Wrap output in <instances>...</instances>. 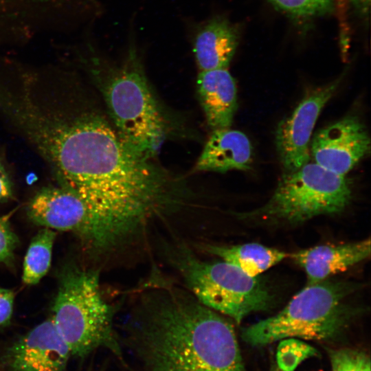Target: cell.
Returning a JSON list of instances; mask_svg holds the SVG:
<instances>
[{"label":"cell","instance_id":"8fae6325","mask_svg":"<svg viewBox=\"0 0 371 371\" xmlns=\"http://www.w3.org/2000/svg\"><path fill=\"white\" fill-rule=\"evenodd\" d=\"M370 255L368 238L356 243L318 245L289 254V257L305 271L308 284H312L351 267Z\"/></svg>","mask_w":371,"mask_h":371},{"label":"cell","instance_id":"5bb4252c","mask_svg":"<svg viewBox=\"0 0 371 371\" xmlns=\"http://www.w3.org/2000/svg\"><path fill=\"white\" fill-rule=\"evenodd\" d=\"M238 43V32L222 17L210 19L197 30L193 51L199 71L227 69Z\"/></svg>","mask_w":371,"mask_h":371},{"label":"cell","instance_id":"5b68a950","mask_svg":"<svg viewBox=\"0 0 371 371\" xmlns=\"http://www.w3.org/2000/svg\"><path fill=\"white\" fill-rule=\"evenodd\" d=\"M349 292L344 282L324 280L308 284L276 315L244 328L242 339L253 346L289 338L333 339L353 316L344 302Z\"/></svg>","mask_w":371,"mask_h":371},{"label":"cell","instance_id":"d6986e66","mask_svg":"<svg viewBox=\"0 0 371 371\" xmlns=\"http://www.w3.org/2000/svg\"><path fill=\"white\" fill-rule=\"evenodd\" d=\"M15 210L0 216V264L8 267L13 265L14 252L19 243L10 224L11 216Z\"/></svg>","mask_w":371,"mask_h":371},{"label":"cell","instance_id":"ac0fdd59","mask_svg":"<svg viewBox=\"0 0 371 371\" xmlns=\"http://www.w3.org/2000/svg\"><path fill=\"white\" fill-rule=\"evenodd\" d=\"M329 357L333 371H370V359L364 352L353 348L331 350Z\"/></svg>","mask_w":371,"mask_h":371},{"label":"cell","instance_id":"603a6c76","mask_svg":"<svg viewBox=\"0 0 371 371\" xmlns=\"http://www.w3.org/2000/svg\"><path fill=\"white\" fill-rule=\"evenodd\" d=\"M283 371V370H282Z\"/></svg>","mask_w":371,"mask_h":371},{"label":"cell","instance_id":"7a4b0ae2","mask_svg":"<svg viewBox=\"0 0 371 371\" xmlns=\"http://www.w3.org/2000/svg\"><path fill=\"white\" fill-rule=\"evenodd\" d=\"M67 60L102 80V92L112 126L133 150L153 159L166 138V123L139 63L135 49L117 67H107L89 40L69 43Z\"/></svg>","mask_w":371,"mask_h":371},{"label":"cell","instance_id":"277c9868","mask_svg":"<svg viewBox=\"0 0 371 371\" xmlns=\"http://www.w3.org/2000/svg\"><path fill=\"white\" fill-rule=\"evenodd\" d=\"M52 310L51 319L72 355L83 357L102 346L120 355L115 308L102 296L97 271L75 265L63 269Z\"/></svg>","mask_w":371,"mask_h":371},{"label":"cell","instance_id":"ffe728a7","mask_svg":"<svg viewBox=\"0 0 371 371\" xmlns=\"http://www.w3.org/2000/svg\"><path fill=\"white\" fill-rule=\"evenodd\" d=\"M15 293L0 286V327L8 325L13 315Z\"/></svg>","mask_w":371,"mask_h":371},{"label":"cell","instance_id":"52a82bcc","mask_svg":"<svg viewBox=\"0 0 371 371\" xmlns=\"http://www.w3.org/2000/svg\"><path fill=\"white\" fill-rule=\"evenodd\" d=\"M26 213L34 224L72 232L91 251H108L101 229L88 207L76 194L62 186L41 189L30 200Z\"/></svg>","mask_w":371,"mask_h":371},{"label":"cell","instance_id":"7c38bea8","mask_svg":"<svg viewBox=\"0 0 371 371\" xmlns=\"http://www.w3.org/2000/svg\"><path fill=\"white\" fill-rule=\"evenodd\" d=\"M197 91L212 131L230 128L238 104L236 82L227 69L199 71Z\"/></svg>","mask_w":371,"mask_h":371},{"label":"cell","instance_id":"44dd1931","mask_svg":"<svg viewBox=\"0 0 371 371\" xmlns=\"http://www.w3.org/2000/svg\"><path fill=\"white\" fill-rule=\"evenodd\" d=\"M14 199V187L10 176L0 158V203Z\"/></svg>","mask_w":371,"mask_h":371},{"label":"cell","instance_id":"ba28073f","mask_svg":"<svg viewBox=\"0 0 371 371\" xmlns=\"http://www.w3.org/2000/svg\"><path fill=\"white\" fill-rule=\"evenodd\" d=\"M339 80L317 89L304 98L282 120L276 132V144L285 172L308 163L311 136L322 109L335 93Z\"/></svg>","mask_w":371,"mask_h":371},{"label":"cell","instance_id":"3957f363","mask_svg":"<svg viewBox=\"0 0 371 371\" xmlns=\"http://www.w3.org/2000/svg\"><path fill=\"white\" fill-rule=\"evenodd\" d=\"M164 254L199 302L237 324L272 305L273 297L266 285L231 263L201 260L182 242L168 243Z\"/></svg>","mask_w":371,"mask_h":371},{"label":"cell","instance_id":"7402d4cb","mask_svg":"<svg viewBox=\"0 0 371 371\" xmlns=\"http://www.w3.org/2000/svg\"><path fill=\"white\" fill-rule=\"evenodd\" d=\"M354 10L361 16H366L369 13L370 0H350Z\"/></svg>","mask_w":371,"mask_h":371},{"label":"cell","instance_id":"e0dca14e","mask_svg":"<svg viewBox=\"0 0 371 371\" xmlns=\"http://www.w3.org/2000/svg\"><path fill=\"white\" fill-rule=\"evenodd\" d=\"M278 9L297 17L322 15L333 10L334 0H268Z\"/></svg>","mask_w":371,"mask_h":371},{"label":"cell","instance_id":"6da1fadb","mask_svg":"<svg viewBox=\"0 0 371 371\" xmlns=\"http://www.w3.org/2000/svg\"><path fill=\"white\" fill-rule=\"evenodd\" d=\"M126 322L131 346L150 371H245L233 326L157 272Z\"/></svg>","mask_w":371,"mask_h":371},{"label":"cell","instance_id":"30bf717a","mask_svg":"<svg viewBox=\"0 0 371 371\" xmlns=\"http://www.w3.org/2000/svg\"><path fill=\"white\" fill-rule=\"evenodd\" d=\"M71 351L52 319L38 324L8 348L12 371H64Z\"/></svg>","mask_w":371,"mask_h":371},{"label":"cell","instance_id":"2e32d148","mask_svg":"<svg viewBox=\"0 0 371 371\" xmlns=\"http://www.w3.org/2000/svg\"><path fill=\"white\" fill-rule=\"evenodd\" d=\"M56 236L54 230L43 227L32 239L23 264L24 284H37L49 270Z\"/></svg>","mask_w":371,"mask_h":371},{"label":"cell","instance_id":"9c48e42d","mask_svg":"<svg viewBox=\"0 0 371 371\" xmlns=\"http://www.w3.org/2000/svg\"><path fill=\"white\" fill-rule=\"evenodd\" d=\"M310 148L316 164L345 176L370 153V139L359 117L348 115L318 131Z\"/></svg>","mask_w":371,"mask_h":371},{"label":"cell","instance_id":"4fadbf2b","mask_svg":"<svg viewBox=\"0 0 371 371\" xmlns=\"http://www.w3.org/2000/svg\"><path fill=\"white\" fill-rule=\"evenodd\" d=\"M252 161V146L245 134L230 128L212 131L194 166L195 171L224 173L246 170Z\"/></svg>","mask_w":371,"mask_h":371},{"label":"cell","instance_id":"8992f818","mask_svg":"<svg viewBox=\"0 0 371 371\" xmlns=\"http://www.w3.org/2000/svg\"><path fill=\"white\" fill-rule=\"evenodd\" d=\"M351 198V183L346 176L316 163H307L296 170L284 172L266 203L239 216L300 223L319 215L339 213Z\"/></svg>","mask_w":371,"mask_h":371},{"label":"cell","instance_id":"9a60e30c","mask_svg":"<svg viewBox=\"0 0 371 371\" xmlns=\"http://www.w3.org/2000/svg\"><path fill=\"white\" fill-rule=\"evenodd\" d=\"M202 248L207 252L234 265L252 277H257L289 257V254L284 251L258 243L232 246L205 245Z\"/></svg>","mask_w":371,"mask_h":371}]
</instances>
